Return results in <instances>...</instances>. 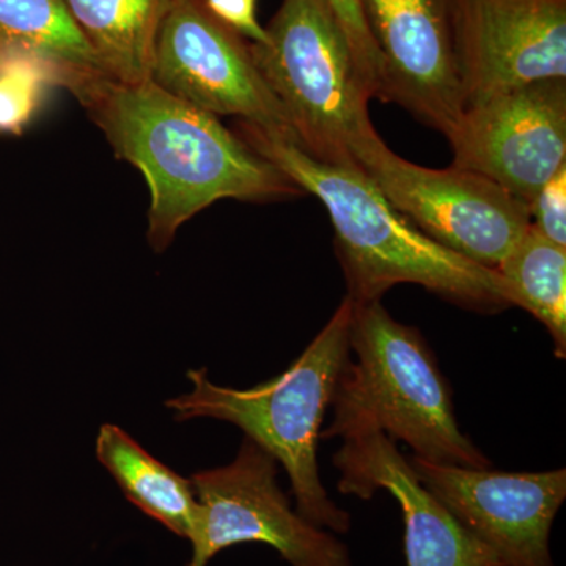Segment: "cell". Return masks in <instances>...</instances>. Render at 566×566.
Instances as JSON below:
<instances>
[{
    "instance_id": "cell-1",
    "label": "cell",
    "mask_w": 566,
    "mask_h": 566,
    "mask_svg": "<svg viewBox=\"0 0 566 566\" xmlns=\"http://www.w3.org/2000/svg\"><path fill=\"white\" fill-rule=\"evenodd\" d=\"M69 91L118 158L147 180L148 241L156 252L169 248L182 223L218 200H273L301 192L216 115L153 81L125 84L95 74Z\"/></svg>"
},
{
    "instance_id": "cell-16",
    "label": "cell",
    "mask_w": 566,
    "mask_h": 566,
    "mask_svg": "<svg viewBox=\"0 0 566 566\" xmlns=\"http://www.w3.org/2000/svg\"><path fill=\"white\" fill-rule=\"evenodd\" d=\"M10 52L61 69L66 91L84 77L106 74L63 0H0V54Z\"/></svg>"
},
{
    "instance_id": "cell-20",
    "label": "cell",
    "mask_w": 566,
    "mask_h": 566,
    "mask_svg": "<svg viewBox=\"0 0 566 566\" xmlns=\"http://www.w3.org/2000/svg\"><path fill=\"white\" fill-rule=\"evenodd\" d=\"M532 226L566 248V166L543 186L531 205Z\"/></svg>"
},
{
    "instance_id": "cell-3",
    "label": "cell",
    "mask_w": 566,
    "mask_h": 566,
    "mask_svg": "<svg viewBox=\"0 0 566 566\" xmlns=\"http://www.w3.org/2000/svg\"><path fill=\"white\" fill-rule=\"evenodd\" d=\"M353 303L342 301L326 326L282 375L252 389L214 385L207 368L189 370L191 390L166 401L174 419H216L237 424L285 468L296 512L316 527L346 534L352 517L327 495L318 471L319 434L335 390L352 360Z\"/></svg>"
},
{
    "instance_id": "cell-21",
    "label": "cell",
    "mask_w": 566,
    "mask_h": 566,
    "mask_svg": "<svg viewBox=\"0 0 566 566\" xmlns=\"http://www.w3.org/2000/svg\"><path fill=\"white\" fill-rule=\"evenodd\" d=\"M259 0H203L205 7L216 20L232 29L253 44L266 43V29L256 20Z\"/></svg>"
},
{
    "instance_id": "cell-10",
    "label": "cell",
    "mask_w": 566,
    "mask_h": 566,
    "mask_svg": "<svg viewBox=\"0 0 566 566\" xmlns=\"http://www.w3.org/2000/svg\"><path fill=\"white\" fill-rule=\"evenodd\" d=\"M334 436L344 438L333 457L340 471L338 491L368 501L376 491L385 490L400 504L408 566H506L420 482L411 463L378 424L364 416L334 411V422L319 439Z\"/></svg>"
},
{
    "instance_id": "cell-19",
    "label": "cell",
    "mask_w": 566,
    "mask_h": 566,
    "mask_svg": "<svg viewBox=\"0 0 566 566\" xmlns=\"http://www.w3.org/2000/svg\"><path fill=\"white\" fill-rule=\"evenodd\" d=\"M352 48L357 71L374 98L381 96V59L365 22L359 0H326Z\"/></svg>"
},
{
    "instance_id": "cell-9",
    "label": "cell",
    "mask_w": 566,
    "mask_h": 566,
    "mask_svg": "<svg viewBox=\"0 0 566 566\" xmlns=\"http://www.w3.org/2000/svg\"><path fill=\"white\" fill-rule=\"evenodd\" d=\"M453 164L491 178L531 207L566 166V80L521 85L465 104Z\"/></svg>"
},
{
    "instance_id": "cell-2",
    "label": "cell",
    "mask_w": 566,
    "mask_h": 566,
    "mask_svg": "<svg viewBox=\"0 0 566 566\" xmlns=\"http://www.w3.org/2000/svg\"><path fill=\"white\" fill-rule=\"evenodd\" d=\"M240 129L253 151L326 208L353 304L381 301L398 283H417L479 314L512 307L497 270L436 243L395 210L359 169L318 161L294 142L255 126L240 123Z\"/></svg>"
},
{
    "instance_id": "cell-18",
    "label": "cell",
    "mask_w": 566,
    "mask_h": 566,
    "mask_svg": "<svg viewBox=\"0 0 566 566\" xmlns=\"http://www.w3.org/2000/svg\"><path fill=\"white\" fill-rule=\"evenodd\" d=\"M65 81L61 69L35 55L0 54V134L24 133L48 92L65 88Z\"/></svg>"
},
{
    "instance_id": "cell-13",
    "label": "cell",
    "mask_w": 566,
    "mask_h": 566,
    "mask_svg": "<svg viewBox=\"0 0 566 566\" xmlns=\"http://www.w3.org/2000/svg\"><path fill=\"white\" fill-rule=\"evenodd\" d=\"M381 59V102L444 134L464 109L450 0H359Z\"/></svg>"
},
{
    "instance_id": "cell-5",
    "label": "cell",
    "mask_w": 566,
    "mask_h": 566,
    "mask_svg": "<svg viewBox=\"0 0 566 566\" xmlns=\"http://www.w3.org/2000/svg\"><path fill=\"white\" fill-rule=\"evenodd\" d=\"M253 61L312 158L357 169L354 150L376 132L365 87L326 0H283Z\"/></svg>"
},
{
    "instance_id": "cell-8",
    "label": "cell",
    "mask_w": 566,
    "mask_h": 566,
    "mask_svg": "<svg viewBox=\"0 0 566 566\" xmlns=\"http://www.w3.org/2000/svg\"><path fill=\"white\" fill-rule=\"evenodd\" d=\"M151 81L216 115H232L297 145L292 125L253 61L251 44L203 0H174L156 41Z\"/></svg>"
},
{
    "instance_id": "cell-17",
    "label": "cell",
    "mask_w": 566,
    "mask_h": 566,
    "mask_svg": "<svg viewBox=\"0 0 566 566\" xmlns=\"http://www.w3.org/2000/svg\"><path fill=\"white\" fill-rule=\"evenodd\" d=\"M513 305L545 324L558 359L566 356V248L534 226L499 264Z\"/></svg>"
},
{
    "instance_id": "cell-4",
    "label": "cell",
    "mask_w": 566,
    "mask_h": 566,
    "mask_svg": "<svg viewBox=\"0 0 566 566\" xmlns=\"http://www.w3.org/2000/svg\"><path fill=\"white\" fill-rule=\"evenodd\" d=\"M349 348L352 360L335 390L334 411L367 417L428 463L490 468L461 433L452 390L416 327L395 322L381 301L353 304Z\"/></svg>"
},
{
    "instance_id": "cell-14",
    "label": "cell",
    "mask_w": 566,
    "mask_h": 566,
    "mask_svg": "<svg viewBox=\"0 0 566 566\" xmlns=\"http://www.w3.org/2000/svg\"><path fill=\"white\" fill-rule=\"evenodd\" d=\"M104 73L125 84L151 81L156 41L174 0H63Z\"/></svg>"
},
{
    "instance_id": "cell-12",
    "label": "cell",
    "mask_w": 566,
    "mask_h": 566,
    "mask_svg": "<svg viewBox=\"0 0 566 566\" xmlns=\"http://www.w3.org/2000/svg\"><path fill=\"white\" fill-rule=\"evenodd\" d=\"M409 463L431 494L506 566H554L549 536L566 497V469L499 472L415 455Z\"/></svg>"
},
{
    "instance_id": "cell-15",
    "label": "cell",
    "mask_w": 566,
    "mask_h": 566,
    "mask_svg": "<svg viewBox=\"0 0 566 566\" xmlns=\"http://www.w3.org/2000/svg\"><path fill=\"white\" fill-rule=\"evenodd\" d=\"M96 457L133 505L172 534L189 538L199 510L191 479L156 460L117 424L99 428Z\"/></svg>"
},
{
    "instance_id": "cell-6",
    "label": "cell",
    "mask_w": 566,
    "mask_h": 566,
    "mask_svg": "<svg viewBox=\"0 0 566 566\" xmlns=\"http://www.w3.org/2000/svg\"><path fill=\"white\" fill-rule=\"evenodd\" d=\"M354 161L417 229L480 266L497 270L531 229V207L491 178L406 161L376 132L357 145Z\"/></svg>"
},
{
    "instance_id": "cell-11",
    "label": "cell",
    "mask_w": 566,
    "mask_h": 566,
    "mask_svg": "<svg viewBox=\"0 0 566 566\" xmlns=\"http://www.w3.org/2000/svg\"><path fill=\"white\" fill-rule=\"evenodd\" d=\"M450 6L464 106L521 85L566 80V0Z\"/></svg>"
},
{
    "instance_id": "cell-7",
    "label": "cell",
    "mask_w": 566,
    "mask_h": 566,
    "mask_svg": "<svg viewBox=\"0 0 566 566\" xmlns=\"http://www.w3.org/2000/svg\"><path fill=\"white\" fill-rule=\"evenodd\" d=\"M277 461L244 438L237 458L191 476L199 510L185 566H208L227 547L262 543L292 566H354L348 547L294 512L277 485Z\"/></svg>"
}]
</instances>
